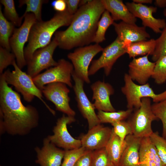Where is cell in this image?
Segmentation results:
<instances>
[{
    "instance_id": "1",
    "label": "cell",
    "mask_w": 166,
    "mask_h": 166,
    "mask_svg": "<svg viewBox=\"0 0 166 166\" xmlns=\"http://www.w3.org/2000/svg\"><path fill=\"white\" fill-rule=\"evenodd\" d=\"M39 113L34 106H25L20 94L0 76V131L12 135L28 134L38 124Z\"/></svg>"
},
{
    "instance_id": "2",
    "label": "cell",
    "mask_w": 166,
    "mask_h": 166,
    "mask_svg": "<svg viewBox=\"0 0 166 166\" xmlns=\"http://www.w3.org/2000/svg\"><path fill=\"white\" fill-rule=\"evenodd\" d=\"M105 10L101 0H92L80 7L68 27L55 33L58 46L69 50L93 42L100 18Z\"/></svg>"
},
{
    "instance_id": "3",
    "label": "cell",
    "mask_w": 166,
    "mask_h": 166,
    "mask_svg": "<svg viewBox=\"0 0 166 166\" xmlns=\"http://www.w3.org/2000/svg\"><path fill=\"white\" fill-rule=\"evenodd\" d=\"M73 15L67 9L64 12H57L50 20L36 21L32 26L28 44L24 49V55L27 62L37 50L45 47L51 41L53 35L60 27L69 26Z\"/></svg>"
},
{
    "instance_id": "4",
    "label": "cell",
    "mask_w": 166,
    "mask_h": 166,
    "mask_svg": "<svg viewBox=\"0 0 166 166\" xmlns=\"http://www.w3.org/2000/svg\"><path fill=\"white\" fill-rule=\"evenodd\" d=\"M12 65L14 68V70L11 71L8 69L2 74L7 83L13 86L16 90L21 94L24 100L28 102H31L35 97H37L50 112L55 115V111L44 101L42 91L36 85L33 78L19 68L16 61L14 62Z\"/></svg>"
},
{
    "instance_id": "5",
    "label": "cell",
    "mask_w": 166,
    "mask_h": 166,
    "mask_svg": "<svg viewBox=\"0 0 166 166\" xmlns=\"http://www.w3.org/2000/svg\"><path fill=\"white\" fill-rule=\"evenodd\" d=\"M124 84L121 88L122 93L125 96L127 107L128 109H138L141 104V99L144 97L152 99L155 103H157L166 99V90L159 93L156 94L149 83L142 85L135 84L128 74L124 77Z\"/></svg>"
},
{
    "instance_id": "6",
    "label": "cell",
    "mask_w": 166,
    "mask_h": 166,
    "mask_svg": "<svg viewBox=\"0 0 166 166\" xmlns=\"http://www.w3.org/2000/svg\"><path fill=\"white\" fill-rule=\"evenodd\" d=\"M73 71L72 63L64 59H61L58 61L56 66L39 74L33 77V80L41 90L47 84L56 82L64 83L72 88L71 77Z\"/></svg>"
},
{
    "instance_id": "7",
    "label": "cell",
    "mask_w": 166,
    "mask_h": 166,
    "mask_svg": "<svg viewBox=\"0 0 166 166\" xmlns=\"http://www.w3.org/2000/svg\"><path fill=\"white\" fill-rule=\"evenodd\" d=\"M103 49L99 44H95L79 47L68 54L67 57L73 67V72L86 83H90L88 74L90 63L94 57Z\"/></svg>"
},
{
    "instance_id": "8",
    "label": "cell",
    "mask_w": 166,
    "mask_h": 166,
    "mask_svg": "<svg viewBox=\"0 0 166 166\" xmlns=\"http://www.w3.org/2000/svg\"><path fill=\"white\" fill-rule=\"evenodd\" d=\"M24 18L21 26L15 28L10 39L11 50L15 56L17 65L21 69L27 65L24 55L25 44L28 42L32 26L36 21L34 15L32 13L26 14Z\"/></svg>"
},
{
    "instance_id": "9",
    "label": "cell",
    "mask_w": 166,
    "mask_h": 166,
    "mask_svg": "<svg viewBox=\"0 0 166 166\" xmlns=\"http://www.w3.org/2000/svg\"><path fill=\"white\" fill-rule=\"evenodd\" d=\"M158 119L152 111L150 98H142L140 107L137 109L129 121L132 128L133 134L141 138L150 137L153 132L152 123Z\"/></svg>"
},
{
    "instance_id": "10",
    "label": "cell",
    "mask_w": 166,
    "mask_h": 166,
    "mask_svg": "<svg viewBox=\"0 0 166 166\" xmlns=\"http://www.w3.org/2000/svg\"><path fill=\"white\" fill-rule=\"evenodd\" d=\"M126 47L117 37L113 42L104 48L99 58L92 62L88 70L89 76L94 74L101 68L104 69L105 75L108 76L117 59L126 53Z\"/></svg>"
},
{
    "instance_id": "11",
    "label": "cell",
    "mask_w": 166,
    "mask_h": 166,
    "mask_svg": "<svg viewBox=\"0 0 166 166\" xmlns=\"http://www.w3.org/2000/svg\"><path fill=\"white\" fill-rule=\"evenodd\" d=\"M58 45L57 42L54 38L48 45L35 51L27 63V73L33 78L43 70L56 66L57 62L53 59V55Z\"/></svg>"
},
{
    "instance_id": "12",
    "label": "cell",
    "mask_w": 166,
    "mask_h": 166,
    "mask_svg": "<svg viewBox=\"0 0 166 166\" xmlns=\"http://www.w3.org/2000/svg\"><path fill=\"white\" fill-rule=\"evenodd\" d=\"M66 85L62 82L52 83L44 86L41 91L46 98L54 104L57 110L74 117L76 112L69 105L70 90Z\"/></svg>"
},
{
    "instance_id": "13",
    "label": "cell",
    "mask_w": 166,
    "mask_h": 166,
    "mask_svg": "<svg viewBox=\"0 0 166 166\" xmlns=\"http://www.w3.org/2000/svg\"><path fill=\"white\" fill-rule=\"evenodd\" d=\"M74 117L65 116L63 114L57 121L53 129V135L47 137L51 142L57 147L68 150L81 147L80 140L72 137L68 131L67 125L75 122Z\"/></svg>"
},
{
    "instance_id": "14",
    "label": "cell",
    "mask_w": 166,
    "mask_h": 166,
    "mask_svg": "<svg viewBox=\"0 0 166 166\" xmlns=\"http://www.w3.org/2000/svg\"><path fill=\"white\" fill-rule=\"evenodd\" d=\"M72 77L74 82L73 88L78 108L83 117L87 120L89 129L101 124L95 111L93 103L89 99L84 89V82L73 72Z\"/></svg>"
},
{
    "instance_id": "15",
    "label": "cell",
    "mask_w": 166,
    "mask_h": 166,
    "mask_svg": "<svg viewBox=\"0 0 166 166\" xmlns=\"http://www.w3.org/2000/svg\"><path fill=\"white\" fill-rule=\"evenodd\" d=\"M125 5L129 11L136 18L140 19L143 26L151 28L155 33H161V29L166 26L165 19L154 18L153 14L157 10L156 7L132 2H127Z\"/></svg>"
},
{
    "instance_id": "16",
    "label": "cell",
    "mask_w": 166,
    "mask_h": 166,
    "mask_svg": "<svg viewBox=\"0 0 166 166\" xmlns=\"http://www.w3.org/2000/svg\"><path fill=\"white\" fill-rule=\"evenodd\" d=\"M112 129L98 124L89 129L81 137V146L94 151L105 147L111 136Z\"/></svg>"
},
{
    "instance_id": "17",
    "label": "cell",
    "mask_w": 166,
    "mask_h": 166,
    "mask_svg": "<svg viewBox=\"0 0 166 166\" xmlns=\"http://www.w3.org/2000/svg\"><path fill=\"white\" fill-rule=\"evenodd\" d=\"M37 154L35 163L40 166H60L65 150H62L50 142L47 137L43 140L42 147L35 148Z\"/></svg>"
},
{
    "instance_id": "18",
    "label": "cell",
    "mask_w": 166,
    "mask_h": 166,
    "mask_svg": "<svg viewBox=\"0 0 166 166\" xmlns=\"http://www.w3.org/2000/svg\"><path fill=\"white\" fill-rule=\"evenodd\" d=\"M119 38L127 46L131 43L147 40L150 37L145 27L121 21L113 24Z\"/></svg>"
},
{
    "instance_id": "19",
    "label": "cell",
    "mask_w": 166,
    "mask_h": 166,
    "mask_svg": "<svg viewBox=\"0 0 166 166\" xmlns=\"http://www.w3.org/2000/svg\"><path fill=\"white\" fill-rule=\"evenodd\" d=\"M93 91L92 100L95 109L107 112H114L116 109L112 104L110 97L114 92L109 83L97 81L91 86Z\"/></svg>"
},
{
    "instance_id": "20",
    "label": "cell",
    "mask_w": 166,
    "mask_h": 166,
    "mask_svg": "<svg viewBox=\"0 0 166 166\" xmlns=\"http://www.w3.org/2000/svg\"><path fill=\"white\" fill-rule=\"evenodd\" d=\"M148 55L133 58L128 65L129 76L141 85L147 83L153 74L155 62L149 61Z\"/></svg>"
},
{
    "instance_id": "21",
    "label": "cell",
    "mask_w": 166,
    "mask_h": 166,
    "mask_svg": "<svg viewBox=\"0 0 166 166\" xmlns=\"http://www.w3.org/2000/svg\"><path fill=\"white\" fill-rule=\"evenodd\" d=\"M139 166H166L149 137L142 138L139 152Z\"/></svg>"
},
{
    "instance_id": "22",
    "label": "cell",
    "mask_w": 166,
    "mask_h": 166,
    "mask_svg": "<svg viewBox=\"0 0 166 166\" xmlns=\"http://www.w3.org/2000/svg\"><path fill=\"white\" fill-rule=\"evenodd\" d=\"M141 138L133 134L127 136L126 147L121 157L119 166H139V152Z\"/></svg>"
},
{
    "instance_id": "23",
    "label": "cell",
    "mask_w": 166,
    "mask_h": 166,
    "mask_svg": "<svg viewBox=\"0 0 166 166\" xmlns=\"http://www.w3.org/2000/svg\"><path fill=\"white\" fill-rule=\"evenodd\" d=\"M105 10L111 14L114 21L136 24L137 19L129 11L127 6L121 0H101Z\"/></svg>"
},
{
    "instance_id": "24",
    "label": "cell",
    "mask_w": 166,
    "mask_h": 166,
    "mask_svg": "<svg viewBox=\"0 0 166 166\" xmlns=\"http://www.w3.org/2000/svg\"><path fill=\"white\" fill-rule=\"evenodd\" d=\"M126 145L125 140L122 141L112 128L111 136L105 148L112 163L114 166H119L121 157Z\"/></svg>"
},
{
    "instance_id": "25",
    "label": "cell",
    "mask_w": 166,
    "mask_h": 166,
    "mask_svg": "<svg viewBox=\"0 0 166 166\" xmlns=\"http://www.w3.org/2000/svg\"><path fill=\"white\" fill-rule=\"evenodd\" d=\"M156 46V40L153 38L131 43L126 47V53L130 58L139 56L152 55Z\"/></svg>"
},
{
    "instance_id": "26",
    "label": "cell",
    "mask_w": 166,
    "mask_h": 166,
    "mask_svg": "<svg viewBox=\"0 0 166 166\" xmlns=\"http://www.w3.org/2000/svg\"><path fill=\"white\" fill-rule=\"evenodd\" d=\"M15 26L5 17L0 6V46L9 51L11 50L10 39L15 29Z\"/></svg>"
},
{
    "instance_id": "27",
    "label": "cell",
    "mask_w": 166,
    "mask_h": 166,
    "mask_svg": "<svg viewBox=\"0 0 166 166\" xmlns=\"http://www.w3.org/2000/svg\"><path fill=\"white\" fill-rule=\"evenodd\" d=\"M114 21L109 12L105 10L103 13L97 25V30L93 40L96 44H99L105 40V34L109 27L113 25Z\"/></svg>"
},
{
    "instance_id": "28",
    "label": "cell",
    "mask_w": 166,
    "mask_h": 166,
    "mask_svg": "<svg viewBox=\"0 0 166 166\" xmlns=\"http://www.w3.org/2000/svg\"><path fill=\"white\" fill-rule=\"evenodd\" d=\"M132 110V109H128L126 110L114 112L98 110L97 116L101 123H109L111 124L125 119L130 115Z\"/></svg>"
},
{
    "instance_id": "29",
    "label": "cell",
    "mask_w": 166,
    "mask_h": 166,
    "mask_svg": "<svg viewBox=\"0 0 166 166\" xmlns=\"http://www.w3.org/2000/svg\"><path fill=\"white\" fill-rule=\"evenodd\" d=\"M45 0H20L19 1V7L24 5L26 6V10L22 16L24 18L25 15L28 13H32L34 15L37 21L42 20V5L49 2Z\"/></svg>"
},
{
    "instance_id": "30",
    "label": "cell",
    "mask_w": 166,
    "mask_h": 166,
    "mask_svg": "<svg viewBox=\"0 0 166 166\" xmlns=\"http://www.w3.org/2000/svg\"><path fill=\"white\" fill-rule=\"evenodd\" d=\"M0 3L4 7L3 14L8 20H9L15 26H20L23 18L18 14L13 0H1Z\"/></svg>"
},
{
    "instance_id": "31",
    "label": "cell",
    "mask_w": 166,
    "mask_h": 166,
    "mask_svg": "<svg viewBox=\"0 0 166 166\" xmlns=\"http://www.w3.org/2000/svg\"><path fill=\"white\" fill-rule=\"evenodd\" d=\"M152 77L158 84L166 81V55L159 58L156 62Z\"/></svg>"
},
{
    "instance_id": "32",
    "label": "cell",
    "mask_w": 166,
    "mask_h": 166,
    "mask_svg": "<svg viewBox=\"0 0 166 166\" xmlns=\"http://www.w3.org/2000/svg\"><path fill=\"white\" fill-rule=\"evenodd\" d=\"M87 150L82 146L76 149L65 150L63 161L61 166H74L79 158Z\"/></svg>"
},
{
    "instance_id": "33",
    "label": "cell",
    "mask_w": 166,
    "mask_h": 166,
    "mask_svg": "<svg viewBox=\"0 0 166 166\" xmlns=\"http://www.w3.org/2000/svg\"><path fill=\"white\" fill-rule=\"evenodd\" d=\"M152 111L163 124L162 137L166 139V99L152 105Z\"/></svg>"
},
{
    "instance_id": "34",
    "label": "cell",
    "mask_w": 166,
    "mask_h": 166,
    "mask_svg": "<svg viewBox=\"0 0 166 166\" xmlns=\"http://www.w3.org/2000/svg\"><path fill=\"white\" fill-rule=\"evenodd\" d=\"M92 166H114L108 156L105 147L93 151Z\"/></svg>"
},
{
    "instance_id": "35",
    "label": "cell",
    "mask_w": 166,
    "mask_h": 166,
    "mask_svg": "<svg viewBox=\"0 0 166 166\" xmlns=\"http://www.w3.org/2000/svg\"><path fill=\"white\" fill-rule=\"evenodd\" d=\"M155 40V48L152 57V60L155 62L166 55V26L162 31L160 36Z\"/></svg>"
},
{
    "instance_id": "36",
    "label": "cell",
    "mask_w": 166,
    "mask_h": 166,
    "mask_svg": "<svg viewBox=\"0 0 166 166\" xmlns=\"http://www.w3.org/2000/svg\"><path fill=\"white\" fill-rule=\"evenodd\" d=\"M149 137L156 148L161 159L166 165V139L160 136L157 132H153Z\"/></svg>"
},
{
    "instance_id": "37",
    "label": "cell",
    "mask_w": 166,
    "mask_h": 166,
    "mask_svg": "<svg viewBox=\"0 0 166 166\" xmlns=\"http://www.w3.org/2000/svg\"><path fill=\"white\" fill-rule=\"evenodd\" d=\"M115 133L120 138L122 141H124L126 136L133 134V131L131 124L129 121H123L116 122L111 124Z\"/></svg>"
},
{
    "instance_id": "38",
    "label": "cell",
    "mask_w": 166,
    "mask_h": 166,
    "mask_svg": "<svg viewBox=\"0 0 166 166\" xmlns=\"http://www.w3.org/2000/svg\"><path fill=\"white\" fill-rule=\"evenodd\" d=\"M16 57L10 51L0 46V74L3 73L4 69L8 66L13 65L16 61Z\"/></svg>"
},
{
    "instance_id": "39",
    "label": "cell",
    "mask_w": 166,
    "mask_h": 166,
    "mask_svg": "<svg viewBox=\"0 0 166 166\" xmlns=\"http://www.w3.org/2000/svg\"><path fill=\"white\" fill-rule=\"evenodd\" d=\"M92 152L87 150L79 158L74 166H92Z\"/></svg>"
},
{
    "instance_id": "40",
    "label": "cell",
    "mask_w": 166,
    "mask_h": 166,
    "mask_svg": "<svg viewBox=\"0 0 166 166\" xmlns=\"http://www.w3.org/2000/svg\"><path fill=\"white\" fill-rule=\"evenodd\" d=\"M80 0H65L67 10L71 15H74L78 10Z\"/></svg>"
},
{
    "instance_id": "41",
    "label": "cell",
    "mask_w": 166,
    "mask_h": 166,
    "mask_svg": "<svg viewBox=\"0 0 166 166\" xmlns=\"http://www.w3.org/2000/svg\"><path fill=\"white\" fill-rule=\"evenodd\" d=\"M51 5L57 12H62L67 9V5L65 0H56L53 1Z\"/></svg>"
},
{
    "instance_id": "42",
    "label": "cell",
    "mask_w": 166,
    "mask_h": 166,
    "mask_svg": "<svg viewBox=\"0 0 166 166\" xmlns=\"http://www.w3.org/2000/svg\"><path fill=\"white\" fill-rule=\"evenodd\" d=\"M155 4L159 7H166V0H156L155 1Z\"/></svg>"
},
{
    "instance_id": "43",
    "label": "cell",
    "mask_w": 166,
    "mask_h": 166,
    "mask_svg": "<svg viewBox=\"0 0 166 166\" xmlns=\"http://www.w3.org/2000/svg\"><path fill=\"white\" fill-rule=\"evenodd\" d=\"M132 2L141 4H151L153 2L152 0H132Z\"/></svg>"
},
{
    "instance_id": "44",
    "label": "cell",
    "mask_w": 166,
    "mask_h": 166,
    "mask_svg": "<svg viewBox=\"0 0 166 166\" xmlns=\"http://www.w3.org/2000/svg\"><path fill=\"white\" fill-rule=\"evenodd\" d=\"M92 0H80L79 4V7L85 5L90 2Z\"/></svg>"
},
{
    "instance_id": "45",
    "label": "cell",
    "mask_w": 166,
    "mask_h": 166,
    "mask_svg": "<svg viewBox=\"0 0 166 166\" xmlns=\"http://www.w3.org/2000/svg\"><path fill=\"white\" fill-rule=\"evenodd\" d=\"M163 14L166 17V8L163 11Z\"/></svg>"
},
{
    "instance_id": "46",
    "label": "cell",
    "mask_w": 166,
    "mask_h": 166,
    "mask_svg": "<svg viewBox=\"0 0 166 166\" xmlns=\"http://www.w3.org/2000/svg\"></svg>"
}]
</instances>
